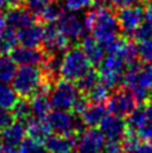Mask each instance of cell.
<instances>
[{
  "label": "cell",
  "instance_id": "1f68e13d",
  "mask_svg": "<svg viewBox=\"0 0 152 153\" xmlns=\"http://www.w3.org/2000/svg\"><path fill=\"white\" fill-rule=\"evenodd\" d=\"M65 8L71 13L83 12L85 9L93 8L94 0H63Z\"/></svg>",
  "mask_w": 152,
  "mask_h": 153
},
{
  "label": "cell",
  "instance_id": "277c9868",
  "mask_svg": "<svg viewBox=\"0 0 152 153\" xmlns=\"http://www.w3.org/2000/svg\"><path fill=\"white\" fill-rule=\"evenodd\" d=\"M93 67L86 57L85 52L80 46H72L66 51L63 56L62 68H61V79L76 82L79 79L88 72Z\"/></svg>",
  "mask_w": 152,
  "mask_h": 153
},
{
  "label": "cell",
  "instance_id": "8992f818",
  "mask_svg": "<svg viewBox=\"0 0 152 153\" xmlns=\"http://www.w3.org/2000/svg\"><path fill=\"white\" fill-rule=\"evenodd\" d=\"M107 106L109 109L110 114H114V115H118L121 118H127L138 106V102L131 90L124 86H121L112 91Z\"/></svg>",
  "mask_w": 152,
  "mask_h": 153
},
{
  "label": "cell",
  "instance_id": "3957f363",
  "mask_svg": "<svg viewBox=\"0 0 152 153\" xmlns=\"http://www.w3.org/2000/svg\"><path fill=\"white\" fill-rule=\"evenodd\" d=\"M46 122L53 134L58 135H81L88 128L80 115L69 110H52Z\"/></svg>",
  "mask_w": 152,
  "mask_h": 153
},
{
  "label": "cell",
  "instance_id": "6da1fadb",
  "mask_svg": "<svg viewBox=\"0 0 152 153\" xmlns=\"http://www.w3.org/2000/svg\"><path fill=\"white\" fill-rule=\"evenodd\" d=\"M84 23L88 33H93V37L104 47V50L122 36L117 19V10L91 8L85 14Z\"/></svg>",
  "mask_w": 152,
  "mask_h": 153
},
{
  "label": "cell",
  "instance_id": "5b68a950",
  "mask_svg": "<svg viewBox=\"0 0 152 153\" xmlns=\"http://www.w3.org/2000/svg\"><path fill=\"white\" fill-rule=\"evenodd\" d=\"M80 91L76 87L75 82L60 79L57 82L53 85L50 92V99L52 106L57 110H72V106L79 97Z\"/></svg>",
  "mask_w": 152,
  "mask_h": 153
},
{
  "label": "cell",
  "instance_id": "8fae6325",
  "mask_svg": "<svg viewBox=\"0 0 152 153\" xmlns=\"http://www.w3.org/2000/svg\"><path fill=\"white\" fill-rule=\"evenodd\" d=\"M13 61L20 65V66H38L42 67L45 63L47 54L42 48H31V47H24L20 46L17 47L15 50L10 53Z\"/></svg>",
  "mask_w": 152,
  "mask_h": 153
},
{
  "label": "cell",
  "instance_id": "ba28073f",
  "mask_svg": "<svg viewBox=\"0 0 152 153\" xmlns=\"http://www.w3.org/2000/svg\"><path fill=\"white\" fill-rule=\"evenodd\" d=\"M56 24L72 46H77V43L83 42L84 38L88 36L84 19L81 20L77 15L72 14L71 12H65L62 17L56 22Z\"/></svg>",
  "mask_w": 152,
  "mask_h": 153
},
{
  "label": "cell",
  "instance_id": "cb8c5ba5",
  "mask_svg": "<svg viewBox=\"0 0 152 153\" xmlns=\"http://www.w3.org/2000/svg\"><path fill=\"white\" fill-rule=\"evenodd\" d=\"M136 89H143L148 92H152V62L151 63H143L141 65L137 74V80L131 91Z\"/></svg>",
  "mask_w": 152,
  "mask_h": 153
},
{
  "label": "cell",
  "instance_id": "f1b7e54d",
  "mask_svg": "<svg viewBox=\"0 0 152 153\" xmlns=\"http://www.w3.org/2000/svg\"><path fill=\"white\" fill-rule=\"evenodd\" d=\"M110 94L112 91L108 87H105L103 84H99L86 95V97L90 104H107L110 97Z\"/></svg>",
  "mask_w": 152,
  "mask_h": 153
},
{
  "label": "cell",
  "instance_id": "60d3db41",
  "mask_svg": "<svg viewBox=\"0 0 152 153\" xmlns=\"http://www.w3.org/2000/svg\"><path fill=\"white\" fill-rule=\"evenodd\" d=\"M4 8H9L8 0H0V9H4Z\"/></svg>",
  "mask_w": 152,
  "mask_h": 153
},
{
  "label": "cell",
  "instance_id": "836d02e7",
  "mask_svg": "<svg viewBox=\"0 0 152 153\" xmlns=\"http://www.w3.org/2000/svg\"><path fill=\"white\" fill-rule=\"evenodd\" d=\"M133 41L137 42H143V41H150L152 39V24H150L148 22H143L139 25V28L136 30V33L133 34Z\"/></svg>",
  "mask_w": 152,
  "mask_h": 153
},
{
  "label": "cell",
  "instance_id": "83f0119b",
  "mask_svg": "<svg viewBox=\"0 0 152 153\" xmlns=\"http://www.w3.org/2000/svg\"><path fill=\"white\" fill-rule=\"evenodd\" d=\"M12 113L14 115L15 122L23 123L24 125L28 123L32 118H34L33 113H32L31 102H29V100H25V99H19V101L15 104V106L12 109Z\"/></svg>",
  "mask_w": 152,
  "mask_h": 153
},
{
  "label": "cell",
  "instance_id": "7402d4cb",
  "mask_svg": "<svg viewBox=\"0 0 152 153\" xmlns=\"http://www.w3.org/2000/svg\"><path fill=\"white\" fill-rule=\"evenodd\" d=\"M18 32L10 27H7L0 33V56H8L9 53H12L18 47Z\"/></svg>",
  "mask_w": 152,
  "mask_h": 153
},
{
  "label": "cell",
  "instance_id": "ffe728a7",
  "mask_svg": "<svg viewBox=\"0 0 152 153\" xmlns=\"http://www.w3.org/2000/svg\"><path fill=\"white\" fill-rule=\"evenodd\" d=\"M29 102H31L33 117L38 119H46L50 115V113L52 111V108H53L51 104L50 95L45 94V92H39V94L33 96L29 100Z\"/></svg>",
  "mask_w": 152,
  "mask_h": 153
},
{
  "label": "cell",
  "instance_id": "ab89813d",
  "mask_svg": "<svg viewBox=\"0 0 152 153\" xmlns=\"http://www.w3.org/2000/svg\"><path fill=\"white\" fill-rule=\"evenodd\" d=\"M25 1H27V0H8L9 8H14V7H25Z\"/></svg>",
  "mask_w": 152,
  "mask_h": 153
},
{
  "label": "cell",
  "instance_id": "7bdbcfd3",
  "mask_svg": "<svg viewBox=\"0 0 152 153\" xmlns=\"http://www.w3.org/2000/svg\"><path fill=\"white\" fill-rule=\"evenodd\" d=\"M148 101H150V102L152 104V94H151V97H150V100H148Z\"/></svg>",
  "mask_w": 152,
  "mask_h": 153
},
{
  "label": "cell",
  "instance_id": "7a4b0ae2",
  "mask_svg": "<svg viewBox=\"0 0 152 153\" xmlns=\"http://www.w3.org/2000/svg\"><path fill=\"white\" fill-rule=\"evenodd\" d=\"M12 86L20 99L25 100H31L39 92L50 95L53 87L45 81L43 71L38 66H20L15 72Z\"/></svg>",
  "mask_w": 152,
  "mask_h": 153
},
{
  "label": "cell",
  "instance_id": "ac0fdd59",
  "mask_svg": "<svg viewBox=\"0 0 152 153\" xmlns=\"http://www.w3.org/2000/svg\"><path fill=\"white\" fill-rule=\"evenodd\" d=\"M25 130H27L28 138L33 139L34 142L41 144H45L46 140L52 134L46 119H38V118H32L25 124Z\"/></svg>",
  "mask_w": 152,
  "mask_h": 153
},
{
  "label": "cell",
  "instance_id": "9c48e42d",
  "mask_svg": "<svg viewBox=\"0 0 152 153\" xmlns=\"http://www.w3.org/2000/svg\"><path fill=\"white\" fill-rule=\"evenodd\" d=\"M70 47H72V45L62 34L56 23L45 24V36H43V43L41 48L46 54L66 52Z\"/></svg>",
  "mask_w": 152,
  "mask_h": 153
},
{
  "label": "cell",
  "instance_id": "74e56055",
  "mask_svg": "<svg viewBox=\"0 0 152 153\" xmlns=\"http://www.w3.org/2000/svg\"><path fill=\"white\" fill-rule=\"evenodd\" d=\"M133 153H152V142L141 139Z\"/></svg>",
  "mask_w": 152,
  "mask_h": 153
},
{
  "label": "cell",
  "instance_id": "2e32d148",
  "mask_svg": "<svg viewBox=\"0 0 152 153\" xmlns=\"http://www.w3.org/2000/svg\"><path fill=\"white\" fill-rule=\"evenodd\" d=\"M43 36H45V25L37 22L18 32L19 45L31 48H38L39 46L42 47Z\"/></svg>",
  "mask_w": 152,
  "mask_h": 153
},
{
  "label": "cell",
  "instance_id": "8d00e7d4",
  "mask_svg": "<svg viewBox=\"0 0 152 153\" xmlns=\"http://www.w3.org/2000/svg\"><path fill=\"white\" fill-rule=\"evenodd\" d=\"M51 1L52 0H27L25 7L28 8L32 13L38 14L48 3H51Z\"/></svg>",
  "mask_w": 152,
  "mask_h": 153
},
{
  "label": "cell",
  "instance_id": "484cf974",
  "mask_svg": "<svg viewBox=\"0 0 152 153\" xmlns=\"http://www.w3.org/2000/svg\"><path fill=\"white\" fill-rule=\"evenodd\" d=\"M17 70V63L12 57L0 56V84H9L13 81Z\"/></svg>",
  "mask_w": 152,
  "mask_h": 153
},
{
  "label": "cell",
  "instance_id": "4fadbf2b",
  "mask_svg": "<svg viewBox=\"0 0 152 153\" xmlns=\"http://www.w3.org/2000/svg\"><path fill=\"white\" fill-rule=\"evenodd\" d=\"M7 25L15 29L17 32L37 23V17L27 7H14L8 8L5 12Z\"/></svg>",
  "mask_w": 152,
  "mask_h": 153
},
{
  "label": "cell",
  "instance_id": "d6986e66",
  "mask_svg": "<svg viewBox=\"0 0 152 153\" xmlns=\"http://www.w3.org/2000/svg\"><path fill=\"white\" fill-rule=\"evenodd\" d=\"M109 113L110 111L107 104H90L88 109L83 113L81 119L85 123L86 128H96L109 115Z\"/></svg>",
  "mask_w": 152,
  "mask_h": 153
},
{
  "label": "cell",
  "instance_id": "e0dca14e",
  "mask_svg": "<svg viewBox=\"0 0 152 153\" xmlns=\"http://www.w3.org/2000/svg\"><path fill=\"white\" fill-rule=\"evenodd\" d=\"M27 135L25 125L23 123L14 122L10 127L0 133V143L5 147H13L19 148L20 144L24 142Z\"/></svg>",
  "mask_w": 152,
  "mask_h": 153
},
{
  "label": "cell",
  "instance_id": "52a82bcc",
  "mask_svg": "<svg viewBox=\"0 0 152 153\" xmlns=\"http://www.w3.org/2000/svg\"><path fill=\"white\" fill-rule=\"evenodd\" d=\"M117 19L119 29H121V34L124 38L132 39L136 30L145 22V8L138 5V7L117 10Z\"/></svg>",
  "mask_w": 152,
  "mask_h": 153
},
{
  "label": "cell",
  "instance_id": "ee69618b",
  "mask_svg": "<svg viewBox=\"0 0 152 153\" xmlns=\"http://www.w3.org/2000/svg\"><path fill=\"white\" fill-rule=\"evenodd\" d=\"M55 1H61V0H55Z\"/></svg>",
  "mask_w": 152,
  "mask_h": 153
},
{
  "label": "cell",
  "instance_id": "30bf717a",
  "mask_svg": "<svg viewBox=\"0 0 152 153\" xmlns=\"http://www.w3.org/2000/svg\"><path fill=\"white\" fill-rule=\"evenodd\" d=\"M105 143L107 139L100 132V129H86L79 137L76 153H100L101 149H104Z\"/></svg>",
  "mask_w": 152,
  "mask_h": 153
},
{
  "label": "cell",
  "instance_id": "f6af8a7d",
  "mask_svg": "<svg viewBox=\"0 0 152 153\" xmlns=\"http://www.w3.org/2000/svg\"><path fill=\"white\" fill-rule=\"evenodd\" d=\"M100 153H107V152H105V151H104V152H100Z\"/></svg>",
  "mask_w": 152,
  "mask_h": 153
},
{
  "label": "cell",
  "instance_id": "f546056e",
  "mask_svg": "<svg viewBox=\"0 0 152 153\" xmlns=\"http://www.w3.org/2000/svg\"><path fill=\"white\" fill-rule=\"evenodd\" d=\"M138 137L143 140L152 142V104L150 101L146 104V120L139 129Z\"/></svg>",
  "mask_w": 152,
  "mask_h": 153
},
{
  "label": "cell",
  "instance_id": "b9f144b4",
  "mask_svg": "<svg viewBox=\"0 0 152 153\" xmlns=\"http://www.w3.org/2000/svg\"><path fill=\"white\" fill-rule=\"evenodd\" d=\"M145 7H151V8H152V0H146Z\"/></svg>",
  "mask_w": 152,
  "mask_h": 153
},
{
  "label": "cell",
  "instance_id": "603a6c76",
  "mask_svg": "<svg viewBox=\"0 0 152 153\" xmlns=\"http://www.w3.org/2000/svg\"><path fill=\"white\" fill-rule=\"evenodd\" d=\"M99 84H100L99 70H96L94 67H91L88 72L83 76V77L79 79L75 82V85L79 89V91L81 92V94H84V95H88L89 92Z\"/></svg>",
  "mask_w": 152,
  "mask_h": 153
},
{
  "label": "cell",
  "instance_id": "d4e9b609",
  "mask_svg": "<svg viewBox=\"0 0 152 153\" xmlns=\"http://www.w3.org/2000/svg\"><path fill=\"white\" fill-rule=\"evenodd\" d=\"M147 104V102H146ZM146 104H141L134 109V111L126 118L127 123V129L136 132L138 134L139 129L142 128V125L146 120Z\"/></svg>",
  "mask_w": 152,
  "mask_h": 153
},
{
  "label": "cell",
  "instance_id": "7c38bea8",
  "mask_svg": "<svg viewBox=\"0 0 152 153\" xmlns=\"http://www.w3.org/2000/svg\"><path fill=\"white\" fill-rule=\"evenodd\" d=\"M99 127L107 142H121L122 143L124 135L127 133L126 120L118 115H114V114H109Z\"/></svg>",
  "mask_w": 152,
  "mask_h": 153
},
{
  "label": "cell",
  "instance_id": "d6a6232c",
  "mask_svg": "<svg viewBox=\"0 0 152 153\" xmlns=\"http://www.w3.org/2000/svg\"><path fill=\"white\" fill-rule=\"evenodd\" d=\"M138 54L139 59L143 63H151L152 62V39L138 42Z\"/></svg>",
  "mask_w": 152,
  "mask_h": 153
},
{
  "label": "cell",
  "instance_id": "e575fe53",
  "mask_svg": "<svg viewBox=\"0 0 152 153\" xmlns=\"http://www.w3.org/2000/svg\"><path fill=\"white\" fill-rule=\"evenodd\" d=\"M14 122H15V119H14L12 110L0 108V133L7 129L8 127H10Z\"/></svg>",
  "mask_w": 152,
  "mask_h": 153
},
{
  "label": "cell",
  "instance_id": "44dd1931",
  "mask_svg": "<svg viewBox=\"0 0 152 153\" xmlns=\"http://www.w3.org/2000/svg\"><path fill=\"white\" fill-rule=\"evenodd\" d=\"M63 13H65V10L62 8V5L60 4V1L52 0V1L48 3L39 13L36 14V17H37L38 23H42L45 25L48 23H56V22L62 17Z\"/></svg>",
  "mask_w": 152,
  "mask_h": 153
},
{
  "label": "cell",
  "instance_id": "f35d334b",
  "mask_svg": "<svg viewBox=\"0 0 152 153\" xmlns=\"http://www.w3.org/2000/svg\"><path fill=\"white\" fill-rule=\"evenodd\" d=\"M7 19H5V12L3 9H0V33L7 28Z\"/></svg>",
  "mask_w": 152,
  "mask_h": 153
},
{
  "label": "cell",
  "instance_id": "9a60e30c",
  "mask_svg": "<svg viewBox=\"0 0 152 153\" xmlns=\"http://www.w3.org/2000/svg\"><path fill=\"white\" fill-rule=\"evenodd\" d=\"M81 48H83V51L85 52L86 57L89 58L91 66L96 70H99L101 67L105 56H107L104 47H103L94 37L86 36L83 39V42H81Z\"/></svg>",
  "mask_w": 152,
  "mask_h": 153
},
{
  "label": "cell",
  "instance_id": "d590c367",
  "mask_svg": "<svg viewBox=\"0 0 152 153\" xmlns=\"http://www.w3.org/2000/svg\"><path fill=\"white\" fill-rule=\"evenodd\" d=\"M146 0H112L113 8L115 10H121L124 8H131V7H138V5H145Z\"/></svg>",
  "mask_w": 152,
  "mask_h": 153
},
{
  "label": "cell",
  "instance_id": "5bb4252c",
  "mask_svg": "<svg viewBox=\"0 0 152 153\" xmlns=\"http://www.w3.org/2000/svg\"><path fill=\"white\" fill-rule=\"evenodd\" d=\"M80 135H58L51 134V137L46 140V148L50 153H74L76 151Z\"/></svg>",
  "mask_w": 152,
  "mask_h": 153
},
{
  "label": "cell",
  "instance_id": "4dcf8cb0",
  "mask_svg": "<svg viewBox=\"0 0 152 153\" xmlns=\"http://www.w3.org/2000/svg\"><path fill=\"white\" fill-rule=\"evenodd\" d=\"M18 152L19 153H50L45 144L37 143V142H34L31 138L24 139V142L18 148Z\"/></svg>",
  "mask_w": 152,
  "mask_h": 153
},
{
  "label": "cell",
  "instance_id": "4316f807",
  "mask_svg": "<svg viewBox=\"0 0 152 153\" xmlns=\"http://www.w3.org/2000/svg\"><path fill=\"white\" fill-rule=\"evenodd\" d=\"M20 97L13 89V86L8 84H0V108L12 110Z\"/></svg>",
  "mask_w": 152,
  "mask_h": 153
}]
</instances>
